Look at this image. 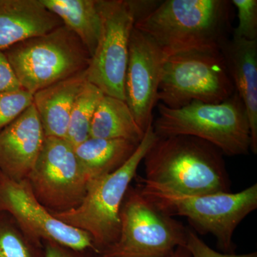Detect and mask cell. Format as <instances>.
Segmentation results:
<instances>
[{
	"label": "cell",
	"instance_id": "6da1fadb",
	"mask_svg": "<svg viewBox=\"0 0 257 257\" xmlns=\"http://www.w3.org/2000/svg\"><path fill=\"white\" fill-rule=\"evenodd\" d=\"M223 154L194 138L158 137L144 158L145 177L139 183L184 196L229 192Z\"/></svg>",
	"mask_w": 257,
	"mask_h": 257
},
{
	"label": "cell",
	"instance_id": "7a4b0ae2",
	"mask_svg": "<svg viewBox=\"0 0 257 257\" xmlns=\"http://www.w3.org/2000/svg\"><path fill=\"white\" fill-rule=\"evenodd\" d=\"M232 4L228 0H166L135 23L164 56L220 50L229 39Z\"/></svg>",
	"mask_w": 257,
	"mask_h": 257
},
{
	"label": "cell",
	"instance_id": "3957f363",
	"mask_svg": "<svg viewBox=\"0 0 257 257\" xmlns=\"http://www.w3.org/2000/svg\"><path fill=\"white\" fill-rule=\"evenodd\" d=\"M158 111L153 124L158 137H194L211 144L228 156L246 155L251 150L247 114L236 92L217 104L194 101L172 109L160 103Z\"/></svg>",
	"mask_w": 257,
	"mask_h": 257
},
{
	"label": "cell",
	"instance_id": "277c9868",
	"mask_svg": "<svg viewBox=\"0 0 257 257\" xmlns=\"http://www.w3.org/2000/svg\"><path fill=\"white\" fill-rule=\"evenodd\" d=\"M157 138L152 125L124 165L110 174L89 182L79 206L52 214L62 222L88 233L98 253L102 252L118 239L120 211L125 196L132 180L136 177L139 166Z\"/></svg>",
	"mask_w": 257,
	"mask_h": 257
},
{
	"label": "cell",
	"instance_id": "5b68a950",
	"mask_svg": "<svg viewBox=\"0 0 257 257\" xmlns=\"http://www.w3.org/2000/svg\"><path fill=\"white\" fill-rule=\"evenodd\" d=\"M139 190L169 216L187 217L204 234H211L224 253H234L238 225L257 208V184L239 192L184 196L139 183Z\"/></svg>",
	"mask_w": 257,
	"mask_h": 257
},
{
	"label": "cell",
	"instance_id": "8992f818",
	"mask_svg": "<svg viewBox=\"0 0 257 257\" xmlns=\"http://www.w3.org/2000/svg\"><path fill=\"white\" fill-rule=\"evenodd\" d=\"M5 53L22 87L32 95L86 70L91 58L78 37L64 25L17 44Z\"/></svg>",
	"mask_w": 257,
	"mask_h": 257
},
{
	"label": "cell",
	"instance_id": "52a82bcc",
	"mask_svg": "<svg viewBox=\"0 0 257 257\" xmlns=\"http://www.w3.org/2000/svg\"><path fill=\"white\" fill-rule=\"evenodd\" d=\"M157 3L99 0L101 34L85 72L87 82L99 88L104 95L125 101L124 80L130 37L137 20L153 9Z\"/></svg>",
	"mask_w": 257,
	"mask_h": 257
},
{
	"label": "cell",
	"instance_id": "ba28073f",
	"mask_svg": "<svg viewBox=\"0 0 257 257\" xmlns=\"http://www.w3.org/2000/svg\"><path fill=\"white\" fill-rule=\"evenodd\" d=\"M235 92L220 50L193 51L165 59L157 99L178 109L194 101L222 102Z\"/></svg>",
	"mask_w": 257,
	"mask_h": 257
},
{
	"label": "cell",
	"instance_id": "9c48e42d",
	"mask_svg": "<svg viewBox=\"0 0 257 257\" xmlns=\"http://www.w3.org/2000/svg\"><path fill=\"white\" fill-rule=\"evenodd\" d=\"M118 239L102 257H167L185 246L187 229L159 209L139 189L127 191Z\"/></svg>",
	"mask_w": 257,
	"mask_h": 257
},
{
	"label": "cell",
	"instance_id": "30bf717a",
	"mask_svg": "<svg viewBox=\"0 0 257 257\" xmlns=\"http://www.w3.org/2000/svg\"><path fill=\"white\" fill-rule=\"evenodd\" d=\"M37 200L51 212L77 207L89 179L67 139L45 138L41 153L26 179Z\"/></svg>",
	"mask_w": 257,
	"mask_h": 257
},
{
	"label": "cell",
	"instance_id": "8fae6325",
	"mask_svg": "<svg viewBox=\"0 0 257 257\" xmlns=\"http://www.w3.org/2000/svg\"><path fill=\"white\" fill-rule=\"evenodd\" d=\"M0 209L9 212L30 237L60 244L74 251L98 253L90 235L62 222L37 200L28 181L0 175Z\"/></svg>",
	"mask_w": 257,
	"mask_h": 257
},
{
	"label": "cell",
	"instance_id": "7c38bea8",
	"mask_svg": "<svg viewBox=\"0 0 257 257\" xmlns=\"http://www.w3.org/2000/svg\"><path fill=\"white\" fill-rule=\"evenodd\" d=\"M166 57L151 39L134 28L124 80L125 101L144 133L153 125L162 68Z\"/></svg>",
	"mask_w": 257,
	"mask_h": 257
},
{
	"label": "cell",
	"instance_id": "4fadbf2b",
	"mask_svg": "<svg viewBox=\"0 0 257 257\" xmlns=\"http://www.w3.org/2000/svg\"><path fill=\"white\" fill-rule=\"evenodd\" d=\"M45 138L32 104L0 130V169L3 175L17 182L26 180L41 153Z\"/></svg>",
	"mask_w": 257,
	"mask_h": 257
},
{
	"label": "cell",
	"instance_id": "5bb4252c",
	"mask_svg": "<svg viewBox=\"0 0 257 257\" xmlns=\"http://www.w3.org/2000/svg\"><path fill=\"white\" fill-rule=\"evenodd\" d=\"M63 25L42 0H0V51Z\"/></svg>",
	"mask_w": 257,
	"mask_h": 257
},
{
	"label": "cell",
	"instance_id": "9a60e30c",
	"mask_svg": "<svg viewBox=\"0 0 257 257\" xmlns=\"http://www.w3.org/2000/svg\"><path fill=\"white\" fill-rule=\"evenodd\" d=\"M235 91L242 101L251 130V150L257 152V40L232 37L220 47Z\"/></svg>",
	"mask_w": 257,
	"mask_h": 257
},
{
	"label": "cell",
	"instance_id": "2e32d148",
	"mask_svg": "<svg viewBox=\"0 0 257 257\" xmlns=\"http://www.w3.org/2000/svg\"><path fill=\"white\" fill-rule=\"evenodd\" d=\"M85 71L33 94V104L46 138H67L74 101L87 82Z\"/></svg>",
	"mask_w": 257,
	"mask_h": 257
},
{
	"label": "cell",
	"instance_id": "e0dca14e",
	"mask_svg": "<svg viewBox=\"0 0 257 257\" xmlns=\"http://www.w3.org/2000/svg\"><path fill=\"white\" fill-rule=\"evenodd\" d=\"M138 145L128 140L89 138L74 147V152L90 182L118 170Z\"/></svg>",
	"mask_w": 257,
	"mask_h": 257
},
{
	"label": "cell",
	"instance_id": "ac0fdd59",
	"mask_svg": "<svg viewBox=\"0 0 257 257\" xmlns=\"http://www.w3.org/2000/svg\"><path fill=\"white\" fill-rule=\"evenodd\" d=\"M42 3L78 37L92 57L101 30L99 0H42Z\"/></svg>",
	"mask_w": 257,
	"mask_h": 257
},
{
	"label": "cell",
	"instance_id": "d6986e66",
	"mask_svg": "<svg viewBox=\"0 0 257 257\" xmlns=\"http://www.w3.org/2000/svg\"><path fill=\"white\" fill-rule=\"evenodd\" d=\"M145 134L126 101L113 96H103L93 116L90 138L125 140L140 144Z\"/></svg>",
	"mask_w": 257,
	"mask_h": 257
},
{
	"label": "cell",
	"instance_id": "ffe728a7",
	"mask_svg": "<svg viewBox=\"0 0 257 257\" xmlns=\"http://www.w3.org/2000/svg\"><path fill=\"white\" fill-rule=\"evenodd\" d=\"M104 95L99 88L87 81L76 98L66 138L74 147L90 138L93 116Z\"/></svg>",
	"mask_w": 257,
	"mask_h": 257
},
{
	"label": "cell",
	"instance_id": "44dd1931",
	"mask_svg": "<svg viewBox=\"0 0 257 257\" xmlns=\"http://www.w3.org/2000/svg\"><path fill=\"white\" fill-rule=\"evenodd\" d=\"M33 104V95L21 89L0 93V130L15 121Z\"/></svg>",
	"mask_w": 257,
	"mask_h": 257
},
{
	"label": "cell",
	"instance_id": "7402d4cb",
	"mask_svg": "<svg viewBox=\"0 0 257 257\" xmlns=\"http://www.w3.org/2000/svg\"><path fill=\"white\" fill-rule=\"evenodd\" d=\"M231 4L237 10L239 20L233 36L248 41L257 40L256 0H232Z\"/></svg>",
	"mask_w": 257,
	"mask_h": 257
},
{
	"label": "cell",
	"instance_id": "603a6c76",
	"mask_svg": "<svg viewBox=\"0 0 257 257\" xmlns=\"http://www.w3.org/2000/svg\"><path fill=\"white\" fill-rule=\"evenodd\" d=\"M0 257H34L24 235L13 226L1 222Z\"/></svg>",
	"mask_w": 257,
	"mask_h": 257
},
{
	"label": "cell",
	"instance_id": "cb8c5ba5",
	"mask_svg": "<svg viewBox=\"0 0 257 257\" xmlns=\"http://www.w3.org/2000/svg\"><path fill=\"white\" fill-rule=\"evenodd\" d=\"M185 246L192 257H257L256 252L243 254L218 252L209 247L197 234L188 229Z\"/></svg>",
	"mask_w": 257,
	"mask_h": 257
},
{
	"label": "cell",
	"instance_id": "d4e9b609",
	"mask_svg": "<svg viewBox=\"0 0 257 257\" xmlns=\"http://www.w3.org/2000/svg\"><path fill=\"white\" fill-rule=\"evenodd\" d=\"M23 89L4 52L0 51V93Z\"/></svg>",
	"mask_w": 257,
	"mask_h": 257
},
{
	"label": "cell",
	"instance_id": "484cf974",
	"mask_svg": "<svg viewBox=\"0 0 257 257\" xmlns=\"http://www.w3.org/2000/svg\"><path fill=\"white\" fill-rule=\"evenodd\" d=\"M70 250L57 243L47 241L45 257H78Z\"/></svg>",
	"mask_w": 257,
	"mask_h": 257
},
{
	"label": "cell",
	"instance_id": "4316f807",
	"mask_svg": "<svg viewBox=\"0 0 257 257\" xmlns=\"http://www.w3.org/2000/svg\"><path fill=\"white\" fill-rule=\"evenodd\" d=\"M167 257H192L186 246H179L172 254Z\"/></svg>",
	"mask_w": 257,
	"mask_h": 257
}]
</instances>
